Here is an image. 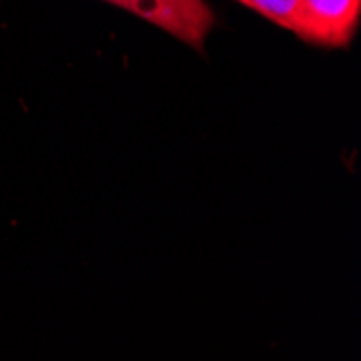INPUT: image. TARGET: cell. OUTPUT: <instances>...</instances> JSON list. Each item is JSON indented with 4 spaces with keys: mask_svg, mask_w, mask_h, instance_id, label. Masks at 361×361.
Segmentation results:
<instances>
[{
    "mask_svg": "<svg viewBox=\"0 0 361 361\" xmlns=\"http://www.w3.org/2000/svg\"><path fill=\"white\" fill-rule=\"evenodd\" d=\"M240 5L253 9L255 13L264 16L273 24L292 30L294 20H297L299 0H238Z\"/></svg>",
    "mask_w": 361,
    "mask_h": 361,
    "instance_id": "cell-3",
    "label": "cell"
},
{
    "mask_svg": "<svg viewBox=\"0 0 361 361\" xmlns=\"http://www.w3.org/2000/svg\"><path fill=\"white\" fill-rule=\"evenodd\" d=\"M104 3L154 24L197 50L204 48V42L214 26V16L206 0H104Z\"/></svg>",
    "mask_w": 361,
    "mask_h": 361,
    "instance_id": "cell-1",
    "label": "cell"
},
{
    "mask_svg": "<svg viewBox=\"0 0 361 361\" xmlns=\"http://www.w3.org/2000/svg\"><path fill=\"white\" fill-rule=\"evenodd\" d=\"M361 20V0H299L292 32L307 44L346 48Z\"/></svg>",
    "mask_w": 361,
    "mask_h": 361,
    "instance_id": "cell-2",
    "label": "cell"
}]
</instances>
